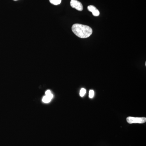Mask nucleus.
<instances>
[{
	"mask_svg": "<svg viewBox=\"0 0 146 146\" xmlns=\"http://www.w3.org/2000/svg\"><path fill=\"white\" fill-rule=\"evenodd\" d=\"M52 98V97L46 96L43 98L42 101H43V102L45 103H48L51 101Z\"/></svg>",
	"mask_w": 146,
	"mask_h": 146,
	"instance_id": "5",
	"label": "nucleus"
},
{
	"mask_svg": "<svg viewBox=\"0 0 146 146\" xmlns=\"http://www.w3.org/2000/svg\"><path fill=\"white\" fill-rule=\"evenodd\" d=\"M72 31L77 36L81 38H88L93 33V30L90 27L79 24L73 25Z\"/></svg>",
	"mask_w": 146,
	"mask_h": 146,
	"instance_id": "1",
	"label": "nucleus"
},
{
	"mask_svg": "<svg viewBox=\"0 0 146 146\" xmlns=\"http://www.w3.org/2000/svg\"><path fill=\"white\" fill-rule=\"evenodd\" d=\"M46 96H48L53 97V95L52 94L50 90H47L46 92Z\"/></svg>",
	"mask_w": 146,
	"mask_h": 146,
	"instance_id": "9",
	"label": "nucleus"
},
{
	"mask_svg": "<svg viewBox=\"0 0 146 146\" xmlns=\"http://www.w3.org/2000/svg\"><path fill=\"white\" fill-rule=\"evenodd\" d=\"M62 0H49L50 3L54 5H57L60 4Z\"/></svg>",
	"mask_w": 146,
	"mask_h": 146,
	"instance_id": "6",
	"label": "nucleus"
},
{
	"mask_svg": "<svg viewBox=\"0 0 146 146\" xmlns=\"http://www.w3.org/2000/svg\"><path fill=\"white\" fill-rule=\"evenodd\" d=\"M70 5L72 7L79 11H82L83 10V7L82 4L77 0H71Z\"/></svg>",
	"mask_w": 146,
	"mask_h": 146,
	"instance_id": "3",
	"label": "nucleus"
},
{
	"mask_svg": "<svg viewBox=\"0 0 146 146\" xmlns=\"http://www.w3.org/2000/svg\"><path fill=\"white\" fill-rule=\"evenodd\" d=\"M88 10L90 12H92V14L95 16H99L100 12L99 11L95 6L93 5H89L87 7Z\"/></svg>",
	"mask_w": 146,
	"mask_h": 146,
	"instance_id": "4",
	"label": "nucleus"
},
{
	"mask_svg": "<svg viewBox=\"0 0 146 146\" xmlns=\"http://www.w3.org/2000/svg\"><path fill=\"white\" fill-rule=\"evenodd\" d=\"M14 1H18V0H14Z\"/></svg>",
	"mask_w": 146,
	"mask_h": 146,
	"instance_id": "10",
	"label": "nucleus"
},
{
	"mask_svg": "<svg viewBox=\"0 0 146 146\" xmlns=\"http://www.w3.org/2000/svg\"><path fill=\"white\" fill-rule=\"evenodd\" d=\"M94 90H90L89 92V97L90 98H94Z\"/></svg>",
	"mask_w": 146,
	"mask_h": 146,
	"instance_id": "8",
	"label": "nucleus"
},
{
	"mask_svg": "<svg viewBox=\"0 0 146 146\" xmlns=\"http://www.w3.org/2000/svg\"><path fill=\"white\" fill-rule=\"evenodd\" d=\"M86 93V89H84V88H82L81 89V90H80V96L82 97H83L84 96L85 94Z\"/></svg>",
	"mask_w": 146,
	"mask_h": 146,
	"instance_id": "7",
	"label": "nucleus"
},
{
	"mask_svg": "<svg viewBox=\"0 0 146 146\" xmlns=\"http://www.w3.org/2000/svg\"><path fill=\"white\" fill-rule=\"evenodd\" d=\"M127 121L129 124L143 123L146 122V118L129 117L127 118Z\"/></svg>",
	"mask_w": 146,
	"mask_h": 146,
	"instance_id": "2",
	"label": "nucleus"
}]
</instances>
